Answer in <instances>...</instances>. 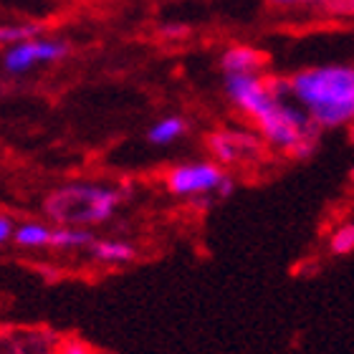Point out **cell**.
I'll use <instances>...</instances> for the list:
<instances>
[{
	"instance_id": "obj_12",
	"label": "cell",
	"mask_w": 354,
	"mask_h": 354,
	"mask_svg": "<svg viewBox=\"0 0 354 354\" xmlns=\"http://www.w3.org/2000/svg\"><path fill=\"white\" fill-rule=\"evenodd\" d=\"M36 36H41V26L38 23H3L0 26V46H6V48Z\"/></svg>"
},
{
	"instance_id": "obj_10",
	"label": "cell",
	"mask_w": 354,
	"mask_h": 354,
	"mask_svg": "<svg viewBox=\"0 0 354 354\" xmlns=\"http://www.w3.org/2000/svg\"><path fill=\"white\" fill-rule=\"evenodd\" d=\"M185 132H187V122L183 117H162L157 119L155 124L147 129V142L149 145H157V147H167V145H175L177 140H183Z\"/></svg>"
},
{
	"instance_id": "obj_8",
	"label": "cell",
	"mask_w": 354,
	"mask_h": 354,
	"mask_svg": "<svg viewBox=\"0 0 354 354\" xmlns=\"http://www.w3.org/2000/svg\"><path fill=\"white\" fill-rule=\"evenodd\" d=\"M51 236L53 225L41 221H26L21 225H15L13 243L26 251H41V248H51Z\"/></svg>"
},
{
	"instance_id": "obj_2",
	"label": "cell",
	"mask_w": 354,
	"mask_h": 354,
	"mask_svg": "<svg viewBox=\"0 0 354 354\" xmlns=\"http://www.w3.org/2000/svg\"><path fill=\"white\" fill-rule=\"evenodd\" d=\"M122 190L102 183H68L48 192L44 213L59 225L91 228L106 223L122 205Z\"/></svg>"
},
{
	"instance_id": "obj_6",
	"label": "cell",
	"mask_w": 354,
	"mask_h": 354,
	"mask_svg": "<svg viewBox=\"0 0 354 354\" xmlns=\"http://www.w3.org/2000/svg\"><path fill=\"white\" fill-rule=\"evenodd\" d=\"M266 53L253 46L236 44L225 48L221 56V68L225 76H248V74H266Z\"/></svg>"
},
{
	"instance_id": "obj_13",
	"label": "cell",
	"mask_w": 354,
	"mask_h": 354,
	"mask_svg": "<svg viewBox=\"0 0 354 354\" xmlns=\"http://www.w3.org/2000/svg\"><path fill=\"white\" fill-rule=\"evenodd\" d=\"M329 251L334 256H349L354 253V223H344L334 230L332 238H329Z\"/></svg>"
},
{
	"instance_id": "obj_14",
	"label": "cell",
	"mask_w": 354,
	"mask_h": 354,
	"mask_svg": "<svg viewBox=\"0 0 354 354\" xmlns=\"http://www.w3.org/2000/svg\"><path fill=\"white\" fill-rule=\"evenodd\" d=\"M15 236V223L10 221V215L0 213V245H6L8 241H13Z\"/></svg>"
},
{
	"instance_id": "obj_15",
	"label": "cell",
	"mask_w": 354,
	"mask_h": 354,
	"mask_svg": "<svg viewBox=\"0 0 354 354\" xmlns=\"http://www.w3.org/2000/svg\"><path fill=\"white\" fill-rule=\"evenodd\" d=\"M56 354H94V352L86 344H82V342H66V344H61Z\"/></svg>"
},
{
	"instance_id": "obj_4",
	"label": "cell",
	"mask_w": 354,
	"mask_h": 354,
	"mask_svg": "<svg viewBox=\"0 0 354 354\" xmlns=\"http://www.w3.org/2000/svg\"><path fill=\"white\" fill-rule=\"evenodd\" d=\"M68 56V44L59 38L36 36L28 41H21L15 46H8L3 53V68L8 74H28L38 66L59 64Z\"/></svg>"
},
{
	"instance_id": "obj_3",
	"label": "cell",
	"mask_w": 354,
	"mask_h": 354,
	"mask_svg": "<svg viewBox=\"0 0 354 354\" xmlns=\"http://www.w3.org/2000/svg\"><path fill=\"white\" fill-rule=\"evenodd\" d=\"M165 185L175 198H230V192L236 190V183L228 172L223 170L218 162H185L175 165L167 175Z\"/></svg>"
},
{
	"instance_id": "obj_11",
	"label": "cell",
	"mask_w": 354,
	"mask_h": 354,
	"mask_svg": "<svg viewBox=\"0 0 354 354\" xmlns=\"http://www.w3.org/2000/svg\"><path fill=\"white\" fill-rule=\"evenodd\" d=\"M273 8L281 10H306V8H319L332 15H354V0H268Z\"/></svg>"
},
{
	"instance_id": "obj_5",
	"label": "cell",
	"mask_w": 354,
	"mask_h": 354,
	"mask_svg": "<svg viewBox=\"0 0 354 354\" xmlns=\"http://www.w3.org/2000/svg\"><path fill=\"white\" fill-rule=\"evenodd\" d=\"M261 134L243 132V129H218L207 137V149L221 165L251 162L263 155Z\"/></svg>"
},
{
	"instance_id": "obj_1",
	"label": "cell",
	"mask_w": 354,
	"mask_h": 354,
	"mask_svg": "<svg viewBox=\"0 0 354 354\" xmlns=\"http://www.w3.org/2000/svg\"><path fill=\"white\" fill-rule=\"evenodd\" d=\"M288 94L319 129L354 124V66L324 64L288 76Z\"/></svg>"
},
{
	"instance_id": "obj_7",
	"label": "cell",
	"mask_w": 354,
	"mask_h": 354,
	"mask_svg": "<svg viewBox=\"0 0 354 354\" xmlns=\"http://www.w3.org/2000/svg\"><path fill=\"white\" fill-rule=\"evenodd\" d=\"M91 259L99 261L104 266H127L137 261V248L127 241H114V238H96L94 243L88 245Z\"/></svg>"
},
{
	"instance_id": "obj_9",
	"label": "cell",
	"mask_w": 354,
	"mask_h": 354,
	"mask_svg": "<svg viewBox=\"0 0 354 354\" xmlns=\"http://www.w3.org/2000/svg\"><path fill=\"white\" fill-rule=\"evenodd\" d=\"M96 236L88 228L79 225H53L51 248L53 251H82L94 243Z\"/></svg>"
}]
</instances>
